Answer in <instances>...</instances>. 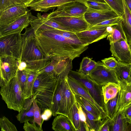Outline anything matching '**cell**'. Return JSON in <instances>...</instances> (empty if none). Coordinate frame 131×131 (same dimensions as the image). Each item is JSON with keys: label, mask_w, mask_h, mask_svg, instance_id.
Wrapping results in <instances>:
<instances>
[{"label": "cell", "mask_w": 131, "mask_h": 131, "mask_svg": "<svg viewBox=\"0 0 131 131\" xmlns=\"http://www.w3.org/2000/svg\"><path fill=\"white\" fill-rule=\"evenodd\" d=\"M110 50L112 56L118 61L131 63V47L126 40L121 39L110 43Z\"/></svg>", "instance_id": "obj_12"}, {"label": "cell", "mask_w": 131, "mask_h": 131, "mask_svg": "<svg viewBox=\"0 0 131 131\" xmlns=\"http://www.w3.org/2000/svg\"><path fill=\"white\" fill-rule=\"evenodd\" d=\"M111 7L119 16L123 17L124 10L123 0H104Z\"/></svg>", "instance_id": "obj_34"}, {"label": "cell", "mask_w": 131, "mask_h": 131, "mask_svg": "<svg viewBox=\"0 0 131 131\" xmlns=\"http://www.w3.org/2000/svg\"><path fill=\"white\" fill-rule=\"evenodd\" d=\"M75 1L80 2L85 5L86 1H93L105 3L104 0H73Z\"/></svg>", "instance_id": "obj_51"}, {"label": "cell", "mask_w": 131, "mask_h": 131, "mask_svg": "<svg viewBox=\"0 0 131 131\" xmlns=\"http://www.w3.org/2000/svg\"><path fill=\"white\" fill-rule=\"evenodd\" d=\"M96 64L97 62L88 57H84L80 63V68L78 71L88 75L95 68Z\"/></svg>", "instance_id": "obj_29"}, {"label": "cell", "mask_w": 131, "mask_h": 131, "mask_svg": "<svg viewBox=\"0 0 131 131\" xmlns=\"http://www.w3.org/2000/svg\"><path fill=\"white\" fill-rule=\"evenodd\" d=\"M102 62L107 67L112 69H115L117 67L118 60L114 57H110L101 60Z\"/></svg>", "instance_id": "obj_43"}, {"label": "cell", "mask_w": 131, "mask_h": 131, "mask_svg": "<svg viewBox=\"0 0 131 131\" xmlns=\"http://www.w3.org/2000/svg\"><path fill=\"white\" fill-rule=\"evenodd\" d=\"M26 5L15 6L0 11V27L11 23L27 13L29 10Z\"/></svg>", "instance_id": "obj_15"}, {"label": "cell", "mask_w": 131, "mask_h": 131, "mask_svg": "<svg viewBox=\"0 0 131 131\" xmlns=\"http://www.w3.org/2000/svg\"><path fill=\"white\" fill-rule=\"evenodd\" d=\"M17 76L24 97L26 88L27 79V73L26 69H25L22 71L18 70Z\"/></svg>", "instance_id": "obj_39"}, {"label": "cell", "mask_w": 131, "mask_h": 131, "mask_svg": "<svg viewBox=\"0 0 131 131\" xmlns=\"http://www.w3.org/2000/svg\"><path fill=\"white\" fill-rule=\"evenodd\" d=\"M118 16L112 10H99L88 9L84 14L85 18L90 26Z\"/></svg>", "instance_id": "obj_16"}, {"label": "cell", "mask_w": 131, "mask_h": 131, "mask_svg": "<svg viewBox=\"0 0 131 131\" xmlns=\"http://www.w3.org/2000/svg\"><path fill=\"white\" fill-rule=\"evenodd\" d=\"M38 73L33 85V96L44 111L50 108L58 78L45 72Z\"/></svg>", "instance_id": "obj_3"}, {"label": "cell", "mask_w": 131, "mask_h": 131, "mask_svg": "<svg viewBox=\"0 0 131 131\" xmlns=\"http://www.w3.org/2000/svg\"><path fill=\"white\" fill-rule=\"evenodd\" d=\"M37 0H26V6L31 2Z\"/></svg>", "instance_id": "obj_54"}, {"label": "cell", "mask_w": 131, "mask_h": 131, "mask_svg": "<svg viewBox=\"0 0 131 131\" xmlns=\"http://www.w3.org/2000/svg\"><path fill=\"white\" fill-rule=\"evenodd\" d=\"M85 5L88 9L99 10H112L110 6L105 2L88 1L85 2Z\"/></svg>", "instance_id": "obj_35"}, {"label": "cell", "mask_w": 131, "mask_h": 131, "mask_svg": "<svg viewBox=\"0 0 131 131\" xmlns=\"http://www.w3.org/2000/svg\"><path fill=\"white\" fill-rule=\"evenodd\" d=\"M67 81L70 88L75 94L81 96L89 102L101 112L104 118L108 117L106 112L94 100L83 85L68 76Z\"/></svg>", "instance_id": "obj_13"}, {"label": "cell", "mask_w": 131, "mask_h": 131, "mask_svg": "<svg viewBox=\"0 0 131 131\" xmlns=\"http://www.w3.org/2000/svg\"><path fill=\"white\" fill-rule=\"evenodd\" d=\"M127 121L124 110L117 112L112 119L110 131H126Z\"/></svg>", "instance_id": "obj_23"}, {"label": "cell", "mask_w": 131, "mask_h": 131, "mask_svg": "<svg viewBox=\"0 0 131 131\" xmlns=\"http://www.w3.org/2000/svg\"><path fill=\"white\" fill-rule=\"evenodd\" d=\"M88 9L85 4L74 1L57 7L55 10L48 14L47 17H79L84 15Z\"/></svg>", "instance_id": "obj_9"}, {"label": "cell", "mask_w": 131, "mask_h": 131, "mask_svg": "<svg viewBox=\"0 0 131 131\" xmlns=\"http://www.w3.org/2000/svg\"><path fill=\"white\" fill-rule=\"evenodd\" d=\"M74 1L73 0H38L31 2L26 6L35 11L46 12L54 8Z\"/></svg>", "instance_id": "obj_18"}, {"label": "cell", "mask_w": 131, "mask_h": 131, "mask_svg": "<svg viewBox=\"0 0 131 131\" xmlns=\"http://www.w3.org/2000/svg\"><path fill=\"white\" fill-rule=\"evenodd\" d=\"M75 33L82 43L89 45L106 38L110 34L107 27L97 29L88 30Z\"/></svg>", "instance_id": "obj_17"}, {"label": "cell", "mask_w": 131, "mask_h": 131, "mask_svg": "<svg viewBox=\"0 0 131 131\" xmlns=\"http://www.w3.org/2000/svg\"><path fill=\"white\" fill-rule=\"evenodd\" d=\"M88 75L92 80L102 86L111 82L120 84V81L115 69L107 68L100 61L97 62L96 67Z\"/></svg>", "instance_id": "obj_7"}, {"label": "cell", "mask_w": 131, "mask_h": 131, "mask_svg": "<svg viewBox=\"0 0 131 131\" xmlns=\"http://www.w3.org/2000/svg\"><path fill=\"white\" fill-rule=\"evenodd\" d=\"M26 0H0V11L15 6L26 5Z\"/></svg>", "instance_id": "obj_36"}, {"label": "cell", "mask_w": 131, "mask_h": 131, "mask_svg": "<svg viewBox=\"0 0 131 131\" xmlns=\"http://www.w3.org/2000/svg\"><path fill=\"white\" fill-rule=\"evenodd\" d=\"M114 69L120 82H131V63L118 61L117 66Z\"/></svg>", "instance_id": "obj_22"}, {"label": "cell", "mask_w": 131, "mask_h": 131, "mask_svg": "<svg viewBox=\"0 0 131 131\" xmlns=\"http://www.w3.org/2000/svg\"><path fill=\"white\" fill-rule=\"evenodd\" d=\"M123 18L121 16L110 19L96 25L90 26L88 30L97 29L108 26H112L122 22Z\"/></svg>", "instance_id": "obj_31"}, {"label": "cell", "mask_w": 131, "mask_h": 131, "mask_svg": "<svg viewBox=\"0 0 131 131\" xmlns=\"http://www.w3.org/2000/svg\"><path fill=\"white\" fill-rule=\"evenodd\" d=\"M125 116L127 121H131V104L123 110Z\"/></svg>", "instance_id": "obj_48"}, {"label": "cell", "mask_w": 131, "mask_h": 131, "mask_svg": "<svg viewBox=\"0 0 131 131\" xmlns=\"http://www.w3.org/2000/svg\"><path fill=\"white\" fill-rule=\"evenodd\" d=\"M75 95L76 101L86 111L99 119L105 118L101 112L88 101L79 95L75 94Z\"/></svg>", "instance_id": "obj_27"}, {"label": "cell", "mask_w": 131, "mask_h": 131, "mask_svg": "<svg viewBox=\"0 0 131 131\" xmlns=\"http://www.w3.org/2000/svg\"><path fill=\"white\" fill-rule=\"evenodd\" d=\"M118 95V93L115 97L110 100L105 104L106 111L107 117L112 119L115 114Z\"/></svg>", "instance_id": "obj_37"}, {"label": "cell", "mask_w": 131, "mask_h": 131, "mask_svg": "<svg viewBox=\"0 0 131 131\" xmlns=\"http://www.w3.org/2000/svg\"><path fill=\"white\" fill-rule=\"evenodd\" d=\"M34 107V119L33 123H36L41 127V124L42 119L41 114V109L38 105L37 102L35 100L33 103Z\"/></svg>", "instance_id": "obj_41"}, {"label": "cell", "mask_w": 131, "mask_h": 131, "mask_svg": "<svg viewBox=\"0 0 131 131\" xmlns=\"http://www.w3.org/2000/svg\"><path fill=\"white\" fill-rule=\"evenodd\" d=\"M52 128L55 131H76L69 118L61 114H59L54 118Z\"/></svg>", "instance_id": "obj_21"}, {"label": "cell", "mask_w": 131, "mask_h": 131, "mask_svg": "<svg viewBox=\"0 0 131 131\" xmlns=\"http://www.w3.org/2000/svg\"><path fill=\"white\" fill-rule=\"evenodd\" d=\"M53 28L34 29L38 43L46 56L69 58L72 60L87 49L89 45L66 38L56 32Z\"/></svg>", "instance_id": "obj_1"}, {"label": "cell", "mask_w": 131, "mask_h": 131, "mask_svg": "<svg viewBox=\"0 0 131 131\" xmlns=\"http://www.w3.org/2000/svg\"><path fill=\"white\" fill-rule=\"evenodd\" d=\"M126 131H131V121H128Z\"/></svg>", "instance_id": "obj_53"}, {"label": "cell", "mask_w": 131, "mask_h": 131, "mask_svg": "<svg viewBox=\"0 0 131 131\" xmlns=\"http://www.w3.org/2000/svg\"><path fill=\"white\" fill-rule=\"evenodd\" d=\"M86 131V128L85 124L83 122L80 121V126L78 131Z\"/></svg>", "instance_id": "obj_50"}, {"label": "cell", "mask_w": 131, "mask_h": 131, "mask_svg": "<svg viewBox=\"0 0 131 131\" xmlns=\"http://www.w3.org/2000/svg\"><path fill=\"white\" fill-rule=\"evenodd\" d=\"M49 18L59 24L68 31L72 32L88 30L90 26L86 21L84 15L79 17H61Z\"/></svg>", "instance_id": "obj_10"}, {"label": "cell", "mask_w": 131, "mask_h": 131, "mask_svg": "<svg viewBox=\"0 0 131 131\" xmlns=\"http://www.w3.org/2000/svg\"><path fill=\"white\" fill-rule=\"evenodd\" d=\"M53 29L56 32L66 38L75 41H80L75 32L64 31L54 28Z\"/></svg>", "instance_id": "obj_42"}, {"label": "cell", "mask_w": 131, "mask_h": 131, "mask_svg": "<svg viewBox=\"0 0 131 131\" xmlns=\"http://www.w3.org/2000/svg\"><path fill=\"white\" fill-rule=\"evenodd\" d=\"M120 89L119 84L115 82H110L102 86L104 102L106 104L110 100L115 97Z\"/></svg>", "instance_id": "obj_24"}, {"label": "cell", "mask_w": 131, "mask_h": 131, "mask_svg": "<svg viewBox=\"0 0 131 131\" xmlns=\"http://www.w3.org/2000/svg\"><path fill=\"white\" fill-rule=\"evenodd\" d=\"M124 14L123 20L122 22V27L125 34L127 41L131 46V13L128 9L124 0H123Z\"/></svg>", "instance_id": "obj_25"}, {"label": "cell", "mask_w": 131, "mask_h": 131, "mask_svg": "<svg viewBox=\"0 0 131 131\" xmlns=\"http://www.w3.org/2000/svg\"><path fill=\"white\" fill-rule=\"evenodd\" d=\"M68 117L70 119L76 131H78L80 120L77 101L70 109Z\"/></svg>", "instance_id": "obj_32"}, {"label": "cell", "mask_w": 131, "mask_h": 131, "mask_svg": "<svg viewBox=\"0 0 131 131\" xmlns=\"http://www.w3.org/2000/svg\"><path fill=\"white\" fill-rule=\"evenodd\" d=\"M52 115V112L50 109L47 108L44 110L41 115L42 119L41 126L44 121L48 120Z\"/></svg>", "instance_id": "obj_47"}, {"label": "cell", "mask_w": 131, "mask_h": 131, "mask_svg": "<svg viewBox=\"0 0 131 131\" xmlns=\"http://www.w3.org/2000/svg\"><path fill=\"white\" fill-rule=\"evenodd\" d=\"M120 89L118 92L115 115L131 104V82H120Z\"/></svg>", "instance_id": "obj_19"}, {"label": "cell", "mask_w": 131, "mask_h": 131, "mask_svg": "<svg viewBox=\"0 0 131 131\" xmlns=\"http://www.w3.org/2000/svg\"><path fill=\"white\" fill-rule=\"evenodd\" d=\"M37 17L32 15L30 10L25 14L7 25L0 27V37L18 33H21Z\"/></svg>", "instance_id": "obj_11"}, {"label": "cell", "mask_w": 131, "mask_h": 131, "mask_svg": "<svg viewBox=\"0 0 131 131\" xmlns=\"http://www.w3.org/2000/svg\"><path fill=\"white\" fill-rule=\"evenodd\" d=\"M112 120L108 117L102 119L99 131H110Z\"/></svg>", "instance_id": "obj_44"}, {"label": "cell", "mask_w": 131, "mask_h": 131, "mask_svg": "<svg viewBox=\"0 0 131 131\" xmlns=\"http://www.w3.org/2000/svg\"><path fill=\"white\" fill-rule=\"evenodd\" d=\"M81 107L86 115V122L89 131H99L102 119L97 118Z\"/></svg>", "instance_id": "obj_30"}, {"label": "cell", "mask_w": 131, "mask_h": 131, "mask_svg": "<svg viewBox=\"0 0 131 131\" xmlns=\"http://www.w3.org/2000/svg\"><path fill=\"white\" fill-rule=\"evenodd\" d=\"M37 15V17L40 19L42 23L46 25L57 29L68 31L67 29L56 22L47 17H44L41 15L40 13H38Z\"/></svg>", "instance_id": "obj_40"}, {"label": "cell", "mask_w": 131, "mask_h": 131, "mask_svg": "<svg viewBox=\"0 0 131 131\" xmlns=\"http://www.w3.org/2000/svg\"><path fill=\"white\" fill-rule=\"evenodd\" d=\"M68 77L64 80L63 94L57 113L68 117L70 109L76 102L75 94L68 83Z\"/></svg>", "instance_id": "obj_14"}, {"label": "cell", "mask_w": 131, "mask_h": 131, "mask_svg": "<svg viewBox=\"0 0 131 131\" xmlns=\"http://www.w3.org/2000/svg\"><path fill=\"white\" fill-rule=\"evenodd\" d=\"M26 63L25 62L21 61L18 66V70L22 71L24 70L26 68Z\"/></svg>", "instance_id": "obj_49"}, {"label": "cell", "mask_w": 131, "mask_h": 131, "mask_svg": "<svg viewBox=\"0 0 131 131\" xmlns=\"http://www.w3.org/2000/svg\"><path fill=\"white\" fill-rule=\"evenodd\" d=\"M25 32L21 34L22 48L21 61L26 63V69L38 72L48 65L51 61L39 46L33 28H25Z\"/></svg>", "instance_id": "obj_2"}, {"label": "cell", "mask_w": 131, "mask_h": 131, "mask_svg": "<svg viewBox=\"0 0 131 131\" xmlns=\"http://www.w3.org/2000/svg\"><path fill=\"white\" fill-rule=\"evenodd\" d=\"M113 27L112 31L107 36V39L109 41L110 43L115 42L121 39L127 41L122 27V22L113 26Z\"/></svg>", "instance_id": "obj_28"}, {"label": "cell", "mask_w": 131, "mask_h": 131, "mask_svg": "<svg viewBox=\"0 0 131 131\" xmlns=\"http://www.w3.org/2000/svg\"><path fill=\"white\" fill-rule=\"evenodd\" d=\"M27 75L26 88L24 96L26 100L33 96V88L34 82L38 74V72L35 70L25 69Z\"/></svg>", "instance_id": "obj_26"}, {"label": "cell", "mask_w": 131, "mask_h": 131, "mask_svg": "<svg viewBox=\"0 0 131 131\" xmlns=\"http://www.w3.org/2000/svg\"><path fill=\"white\" fill-rule=\"evenodd\" d=\"M0 94L8 108L18 113L22 110L25 99L23 95L17 74L7 84L1 87Z\"/></svg>", "instance_id": "obj_4"}, {"label": "cell", "mask_w": 131, "mask_h": 131, "mask_svg": "<svg viewBox=\"0 0 131 131\" xmlns=\"http://www.w3.org/2000/svg\"><path fill=\"white\" fill-rule=\"evenodd\" d=\"M68 75L66 74H61L57 77L58 80L56 87L53 96L50 109L52 112V115H58L63 91V83L66 78Z\"/></svg>", "instance_id": "obj_20"}, {"label": "cell", "mask_w": 131, "mask_h": 131, "mask_svg": "<svg viewBox=\"0 0 131 131\" xmlns=\"http://www.w3.org/2000/svg\"><path fill=\"white\" fill-rule=\"evenodd\" d=\"M23 128L25 131H42V128L37 127L35 123L31 124L27 121L24 124Z\"/></svg>", "instance_id": "obj_46"}, {"label": "cell", "mask_w": 131, "mask_h": 131, "mask_svg": "<svg viewBox=\"0 0 131 131\" xmlns=\"http://www.w3.org/2000/svg\"><path fill=\"white\" fill-rule=\"evenodd\" d=\"M80 121L84 123L85 125L86 131H89V129L86 122V114L83 110L81 106L77 102Z\"/></svg>", "instance_id": "obj_45"}, {"label": "cell", "mask_w": 131, "mask_h": 131, "mask_svg": "<svg viewBox=\"0 0 131 131\" xmlns=\"http://www.w3.org/2000/svg\"><path fill=\"white\" fill-rule=\"evenodd\" d=\"M128 9L131 13V0H124Z\"/></svg>", "instance_id": "obj_52"}, {"label": "cell", "mask_w": 131, "mask_h": 131, "mask_svg": "<svg viewBox=\"0 0 131 131\" xmlns=\"http://www.w3.org/2000/svg\"><path fill=\"white\" fill-rule=\"evenodd\" d=\"M42 22H41V23H42ZM40 24H39V25H40ZM39 26H38V27H39Z\"/></svg>", "instance_id": "obj_55"}, {"label": "cell", "mask_w": 131, "mask_h": 131, "mask_svg": "<svg viewBox=\"0 0 131 131\" xmlns=\"http://www.w3.org/2000/svg\"><path fill=\"white\" fill-rule=\"evenodd\" d=\"M0 86L7 84L17 75L20 62L16 58L10 56L0 57Z\"/></svg>", "instance_id": "obj_8"}, {"label": "cell", "mask_w": 131, "mask_h": 131, "mask_svg": "<svg viewBox=\"0 0 131 131\" xmlns=\"http://www.w3.org/2000/svg\"><path fill=\"white\" fill-rule=\"evenodd\" d=\"M17 120L20 123L27 121L32 122L34 119V107L33 104L29 110L22 109L16 116Z\"/></svg>", "instance_id": "obj_33"}, {"label": "cell", "mask_w": 131, "mask_h": 131, "mask_svg": "<svg viewBox=\"0 0 131 131\" xmlns=\"http://www.w3.org/2000/svg\"><path fill=\"white\" fill-rule=\"evenodd\" d=\"M22 48V39L21 33L0 37V57L11 56L20 62Z\"/></svg>", "instance_id": "obj_5"}, {"label": "cell", "mask_w": 131, "mask_h": 131, "mask_svg": "<svg viewBox=\"0 0 131 131\" xmlns=\"http://www.w3.org/2000/svg\"><path fill=\"white\" fill-rule=\"evenodd\" d=\"M68 76L83 85L94 100L106 112L102 92V86L99 85L92 80L89 75L78 71L71 70Z\"/></svg>", "instance_id": "obj_6"}, {"label": "cell", "mask_w": 131, "mask_h": 131, "mask_svg": "<svg viewBox=\"0 0 131 131\" xmlns=\"http://www.w3.org/2000/svg\"><path fill=\"white\" fill-rule=\"evenodd\" d=\"M0 127L2 131H17L15 126L5 116L0 118Z\"/></svg>", "instance_id": "obj_38"}]
</instances>
